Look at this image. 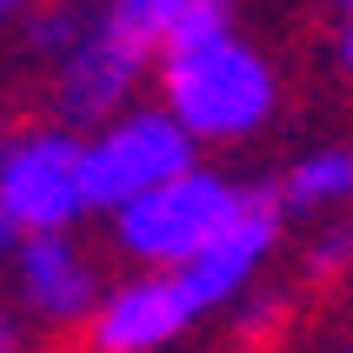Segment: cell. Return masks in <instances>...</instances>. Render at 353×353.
Listing matches in <instances>:
<instances>
[{
    "label": "cell",
    "instance_id": "cell-11",
    "mask_svg": "<svg viewBox=\"0 0 353 353\" xmlns=\"http://www.w3.org/2000/svg\"><path fill=\"white\" fill-rule=\"evenodd\" d=\"M340 60H347V74H353V20H347V40H340Z\"/></svg>",
    "mask_w": 353,
    "mask_h": 353
},
{
    "label": "cell",
    "instance_id": "cell-15",
    "mask_svg": "<svg viewBox=\"0 0 353 353\" xmlns=\"http://www.w3.org/2000/svg\"><path fill=\"white\" fill-rule=\"evenodd\" d=\"M347 280H353V254H347Z\"/></svg>",
    "mask_w": 353,
    "mask_h": 353
},
{
    "label": "cell",
    "instance_id": "cell-9",
    "mask_svg": "<svg viewBox=\"0 0 353 353\" xmlns=\"http://www.w3.org/2000/svg\"><path fill=\"white\" fill-rule=\"evenodd\" d=\"M234 20V0H107L100 27L120 34L134 54H167L180 40L220 34Z\"/></svg>",
    "mask_w": 353,
    "mask_h": 353
},
{
    "label": "cell",
    "instance_id": "cell-2",
    "mask_svg": "<svg viewBox=\"0 0 353 353\" xmlns=\"http://www.w3.org/2000/svg\"><path fill=\"white\" fill-rule=\"evenodd\" d=\"M247 200L254 194H247L240 180L187 160L180 174L154 180V187H140L134 200L114 207V247L134 260V267H160V274H167V267H180V260L194 254L200 240H214Z\"/></svg>",
    "mask_w": 353,
    "mask_h": 353
},
{
    "label": "cell",
    "instance_id": "cell-5",
    "mask_svg": "<svg viewBox=\"0 0 353 353\" xmlns=\"http://www.w3.org/2000/svg\"><path fill=\"white\" fill-rule=\"evenodd\" d=\"M274 247H280V207L254 194L214 240H200L194 254L180 260V267H167V274H174L187 314L200 320V314H220V307H234V300L254 294L260 274H267V260H274Z\"/></svg>",
    "mask_w": 353,
    "mask_h": 353
},
{
    "label": "cell",
    "instance_id": "cell-16",
    "mask_svg": "<svg viewBox=\"0 0 353 353\" xmlns=\"http://www.w3.org/2000/svg\"><path fill=\"white\" fill-rule=\"evenodd\" d=\"M0 247H7V227H0Z\"/></svg>",
    "mask_w": 353,
    "mask_h": 353
},
{
    "label": "cell",
    "instance_id": "cell-4",
    "mask_svg": "<svg viewBox=\"0 0 353 353\" xmlns=\"http://www.w3.org/2000/svg\"><path fill=\"white\" fill-rule=\"evenodd\" d=\"M87 207L80 187V140L60 127L0 140V227L7 234H60Z\"/></svg>",
    "mask_w": 353,
    "mask_h": 353
},
{
    "label": "cell",
    "instance_id": "cell-6",
    "mask_svg": "<svg viewBox=\"0 0 353 353\" xmlns=\"http://www.w3.org/2000/svg\"><path fill=\"white\" fill-rule=\"evenodd\" d=\"M80 327H87V353H160L194 327V314H187L174 274L140 267L120 287H100L94 314L80 320Z\"/></svg>",
    "mask_w": 353,
    "mask_h": 353
},
{
    "label": "cell",
    "instance_id": "cell-13",
    "mask_svg": "<svg viewBox=\"0 0 353 353\" xmlns=\"http://www.w3.org/2000/svg\"><path fill=\"white\" fill-rule=\"evenodd\" d=\"M14 7H20V0H0V20H7V14H14Z\"/></svg>",
    "mask_w": 353,
    "mask_h": 353
},
{
    "label": "cell",
    "instance_id": "cell-3",
    "mask_svg": "<svg viewBox=\"0 0 353 353\" xmlns=\"http://www.w3.org/2000/svg\"><path fill=\"white\" fill-rule=\"evenodd\" d=\"M194 160V134L180 127L167 107H120L100 120V134L80 147V187L87 207L114 214L120 200H134L140 187L180 174Z\"/></svg>",
    "mask_w": 353,
    "mask_h": 353
},
{
    "label": "cell",
    "instance_id": "cell-10",
    "mask_svg": "<svg viewBox=\"0 0 353 353\" xmlns=\"http://www.w3.org/2000/svg\"><path fill=\"white\" fill-rule=\"evenodd\" d=\"M280 207L287 214H334L353 207V147H320L280 180Z\"/></svg>",
    "mask_w": 353,
    "mask_h": 353
},
{
    "label": "cell",
    "instance_id": "cell-7",
    "mask_svg": "<svg viewBox=\"0 0 353 353\" xmlns=\"http://www.w3.org/2000/svg\"><path fill=\"white\" fill-rule=\"evenodd\" d=\"M100 267L67 227L60 234H14V294L40 327H80L100 300Z\"/></svg>",
    "mask_w": 353,
    "mask_h": 353
},
{
    "label": "cell",
    "instance_id": "cell-12",
    "mask_svg": "<svg viewBox=\"0 0 353 353\" xmlns=\"http://www.w3.org/2000/svg\"><path fill=\"white\" fill-rule=\"evenodd\" d=\"M0 353H14V327H7V314H0Z\"/></svg>",
    "mask_w": 353,
    "mask_h": 353
},
{
    "label": "cell",
    "instance_id": "cell-1",
    "mask_svg": "<svg viewBox=\"0 0 353 353\" xmlns=\"http://www.w3.org/2000/svg\"><path fill=\"white\" fill-rule=\"evenodd\" d=\"M160 87H167V114L194 134V147L200 140H220V147H227V140L260 134V127L274 120V100H280L274 67H267L234 27L167 47Z\"/></svg>",
    "mask_w": 353,
    "mask_h": 353
},
{
    "label": "cell",
    "instance_id": "cell-8",
    "mask_svg": "<svg viewBox=\"0 0 353 353\" xmlns=\"http://www.w3.org/2000/svg\"><path fill=\"white\" fill-rule=\"evenodd\" d=\"M140 67H147V54H134L120 34H107V27H94V34H80L74 47H67V74H60V107H67V120H107L120 114L127 100H134L140 87Z\"/></svg>",
    "mask_w": 353,
    "mask_h": 353
},
{
    "label": "cell",
    "instance_id": "cell-14",
    "mask_svg": "<svg viewBox=\"0 0 353 353\" xmlns=\"http://www.w3.org/2000/svg\"><path fill=\"white\" fill-rule=\"evenodd\" d=\"M334 7H347V14H353V0H334Z\"/></svg>",
    "mask_w": 353,
    "mask_h": 353
}]
</instances>
